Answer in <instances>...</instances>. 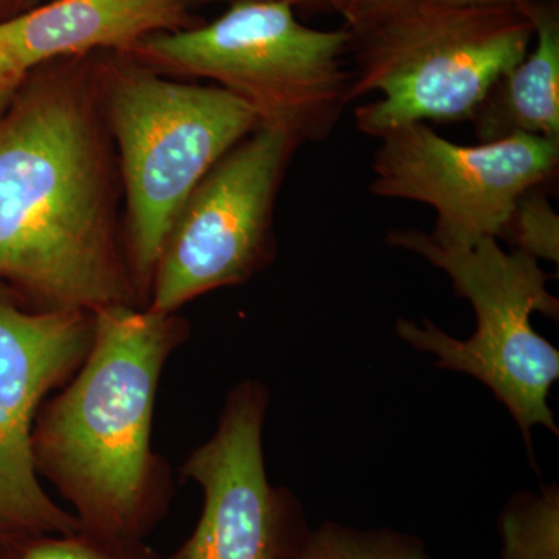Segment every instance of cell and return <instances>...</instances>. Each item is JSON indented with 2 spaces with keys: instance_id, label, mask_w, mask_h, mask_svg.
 I'll list each match as a JSON object with an SVG mask.
<instances>
[{
  "instance_id": "obj_1",
  "label": "cell",
  "mask_w": 559,
  "mask_h": 559,
  "mask_svg": "<svg viewBox=\"0 0 559 559\" xmlns=\"http://www.w3.org/2000/svg\"><path fill=\"white\" fill-rule=\"evenodd\" d=\"M92 57L32 70L0 117V278L46 310L143 308Z\"/></svg>"
},
{
  "instance_id": "obj_2",
  "label": "cell",
  "mask_w": 559,
  "mask_h": 559,
  "mask_svg": "<svg viewBox=\"0 0 559 559\" xmlns=\"http://www.w3.org/2000/svg\"><path fill=\"white\" fill-rule=\"evenodd\" d=\"M187 340L178 312L102 308L86 359L40 406L36 473L68 500L81 528L145 539L167 514L171 473L153 450L154 406L165 366Z\"/></svg>"
},
{
  "instance_id": "obj_3",
  "label": "cell",
  "mask_w": 559,
  "mask_h": 559,
  "mask_svg": "<svg viewBox=\"0 0 559 559\" xmlns=\"http://www.w3.org/2000/svg\"><path fill=\"white\" fill-rule=\"evenodd\" d=\"M103 119L117 148L123 237L142 307L176 213L198 182L260 127L229 91L179 83L134 57H92Z\"/></svg>"
},
{
  "instance_id": "obj_4",
  "label": "cell",
  "mask_w": 559,
  "mask_h": 559,
  "mask_svg": "<svg viewBox=\"0 0 559 559\" xmlns=\"http://www.w3.org/2000/svg\"><path fill=\"white\" fill-rule=\"evenodd\" d=\"M533 36L522 7L403 3L352 32L349 98L380 94L356 108V127L381 139L406 124L473 120L496 83L524 60Z\"/></svg>"
},
{
  "instance_id": "obj_5",
  "label": "cell",
  "mask_w": 559,
  "mask_h": 559,
  "mask_svg": "<svg viewBox=\"0 0 559 559\" xmlns=\"http://www.w3.org/2000/svg\"><path fill=\"white\" fill-rule=\"evenodd\" d=\"M349 50L345 25L320 31L285 3L235 2L216 20L151 35L128 55L164 75L213 81L248 103L260 124L304 143L329 138L352 103Z\"/></svg>"
},
{
  "instance_id": "obj_6",
  "label": "cell",
  "mask_w": 559,
  "mask_h": 559,
  "mask_svg": "<svg viewBox=\"0 0 559 559\" xmlns=\"http://www.w3.org/2000/svg\"><path fill=\"white\" fill-rule=\"evenodd\" d=\"M390 245L411 250L447 272L460 297L473 307L477 330L466 341L425 320L423 326L400 319V337L418 352L432 353L441 369L468 373L492 393L516 419L528 450L532 428L558 433L549 392L559 378V352L532 326L533 312L558 318L559 301L547 289L550 275L522 250L500 249L487 238L471 248H444L425 231L395 230Z\"/></svg>"
},
{
  "instance_id": "obj_7",
  "label": "cell",
  "mask_w": 559,
  "mask_h": 559,
  "mask_svg": "<svg viewBox=\"0 0 559 559\" xmlns=\"http://www.w3.org/2000/svg\"><path fill=\"white\" fill-rule=\"evenodd\" d=\"M299 145L288 131L260 124L198 182L162 245L145 308L176 314L271 263L275 202Z\"/></svg>"
},
{
  "instance_id": "obj_8",
  "label": "cell",
  "mask_w": 559,
  "mask_h": 559,
  "mask_svg": "<svg viewBox=\"0 0 559 559\" xmlns=\"http://www.w3.org/2000/svg\"><path fill=\"white\" fill-rule=\"evenodd\" d=\"M370 190L436 210L429 235L444 248L506 238L518 202L557 178L559 140L518 134L459 145L428 123L396 128L380 139Z\"/></svg>"
},
{
  "instance_id": "obj_9",
  "label": "cell",
  "mask_w": 559,
  "mask_h": 559,
  "mask_svg": "<svg viewBox=\"0 0 559 559\" xmlns=\"http://www.w3.org/2000/svg\"><path fill=\"white\" fill-rule=\"evenodd\" d=\"M92 340L94 312L28 311L0 290V540L81 530L40 485L32 433L44 401L76 373Z\"/></svg>"
},
{
  "instance_id": "obj_10",
  "label": "cell",
  "mask_w": 559,
  "mask_h": 559,
  "mask_svg": "<svg viewBox=\"0 0 559 559\" xmlns=\"http://www.w3.org/2000/svg\"><path fill=\"white\" fill-rule=\"evenodd\" d=\"M267 390L245 381L231 390L215 433L183 463L204 507L189 539L167 559H288L307 530L296 499L267 479L263 426Z\"/></svg>"
},
{
  "instance_id": "obj_11",
  "label": "cell",
  "mask_w": 559,
  "mask_h": 559,
  "mask_svg": "<svg viewBox=\"0 0 559 559\" xmlns=\"http://www.w3.org/2000/svg\"><path fill=\"white\" fill-rule=\"evenodd\" d=\"M200 22L183 0H49L0 20V53L28 75L66 58L131 53L151 35Z\"/></svg>"
},
{
  "instance_id": "obj_12",
  "label": "cell",
  "mask_w": 559,
  "mask_h": 559,
  "mask_svg": "<svg viewBox=\"0 0 559 559\" xmlns=\"http://www.w3.org/2000/svg\"><path fill=\"white\" fill-rule=\"evenodd\" d=\"M522 9L532 21L533 44L474 114L479 143L518 134L559 140V2Z\"/></svg>"
},
{
  "instance_id": "obj_13",
  "label": "cell",
  "mask_w": 559,
  "mask_h": 559,
  "mask_svg": "<svg viewBox=\"0 0 559 559\" xmlns=\"http://www.w3.org/2000/svg\"><path fill=\"white\" fill-rule=\"evenodd\" d=\"M500 536L502 559H559L558 487L511 500L500 520Z\"/></svg>"
},
{
  "instance_id": "obj_14",
  "label": "cell",
  "mask_w": 559,
  "mask_h": 559,
  "mask_svg": "<svg viewBox=\"0 0 559 559\" xmlns=\"http://www.w3.org/2000/svg\"><path fill=\"white\" fill-rule=\"evenodd\" d=\"M288 559H430L411 536L395 532H360L325 524L307 532Z\"/></svg>"
},
{
  "instance_id": "obj_15",
  "label": "cell",
  "mask_w": 559,
  "mask_h": 559,
  "mask_svg": "<svg viewBox=\"0 0 559 559\" xmlns=\"http://www.w3.org/2000/svg\"><path fill=\"white\" fill-rule=\"evenodd\" d=\"M0 559H167L143 539L98 535L81 528L69 535L0 540Z\"/></svg>"
},
{
  "instance_id": "obj_16",
  "label": "cell",
  "mask_w": 559,
  "mask_h": 559,
  "mask_svg": "<svg viewBox=\"0 0 559 559\" xmlns=\"http://www.w3.org/2000/svg\"><path fill=\"white\" fill-rule=\"evenodd\" d=\"M507 240L536 260H559V218L543 189L528 191L518 202Z\"/></svg>"
},
{
  "instance_id": "obj_17",
  "label": "cell",
  "mask_w": 559,
  "mask_h": 559,
  "mask_svg": "<svg viewBox=\"0 0 559 559\" xmlns=\"http://www.w3.org/2000/svg\"><path fill=\"white\" fill-rule=\"evenodd\" d=\"M406 2L409 0H345L342 20L349 32L359 31Z\"/></svg>"
},
{
  "instance_id": "obj_18",
  "label": "cell",
  "mask_w": 559,
  "mask_h": 559,
  "mask_svg": "<svg viewBox=\"0 0 559 559\" xmlns=\"http://www.w3.org/2000/svg\"><path fill=\"white\" fill-rule=\"evenodd\" d=\"M189 9L193 10L194 7L205 5V3L213 2H271V3H285V5L293 7L294 10L310 11V13H337L342 16L344 11L345 0H183Z\"/></svg>"
},
{
  "instance_id": "obj_19",
  "label": "cell",
  "mask_w": 559,
  "mask_h": 559,
  "mask_svg": "<svg viewBox=\"0 0 559 559\" xmlns=\"http://www.w3.org/2000/svg\"><path fill=\"white\" fill-rule=\"evenodd\" d=\"M27 75L20 72L0 53V117L3 116Z\"/></svg>"
},
{
  "instance_id": "obj_20",
  "label": "cell",
  "mask_w": 559,
  "mask_h": 559,
  "mask_svg": "<svg viewBox=\"0 0 559 559\" xmlns=\"http://www.w3.org/2000/svg\"><path fill=\"white\" fill-rule=\"evenodd\" d=\"M433 5L455 9H489V7H524L533 3H557L559 0H426Z\"/></svg>"
},
{
  "instance_id": "obj_21",
  "label": "cell",
  "mask_w": 559,
  "mask_h": 559,
  "mask_svg": "<svg viewBox=\"0 0 559 559\" xmlns=\"http://www.w3.org/2000/svg\"><path fill=\"white\" fill-rule=\"evenodd\" d=\"M46 2H49V0H0V7L25 5L24 11H28Z\"/></svg>"
}]
</instances>
